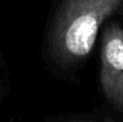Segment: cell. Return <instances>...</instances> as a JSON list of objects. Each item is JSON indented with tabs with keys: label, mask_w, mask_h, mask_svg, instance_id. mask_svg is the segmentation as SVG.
Returning <instances> with one entry per match:
<instances>
[{
	"label": "cell",
	"mask_w": 123,
	"mask_h": 122,
	"mask_svg": "<svg viewBox=\"0 0 123 122\" xmlns=\"http://www.w3.org/2000/svg\"><path fill=\"white\" fill-rule=\"evenodd\" d=\"M123 9V0H64L54 16L50 45L58 63L82 62L93 49L102 24Z\"/></svg>",
	"instance_id": "obj_1"
},
{
	"label": "cell",
	"mask_w": 123,
	"mask_h": 122,
	"mask_svg": "<svg viewBox=\"0 0 123 122\" xmlns=\"http://www.w3.org/2000/svg\"><path fill=\"white\" fill-rule=\"evenodd\" d=\"M99 80L106 99L123 112V28L116 22L103 31Z\"/></svg>",
	"instance_id": "obj_2"
}]
</instances>
